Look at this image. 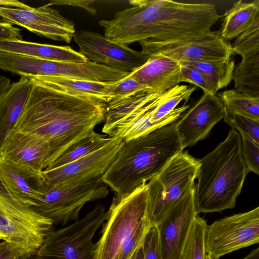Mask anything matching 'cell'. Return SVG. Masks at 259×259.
Wrapping results in <instances>:
<instances>
[{"label": "cell", "instance_id": "39", "mask_svg": "<svg viewBox=\"0 0 259 259\" xmlns=\"http://www.w3.org/2000/svg\"><path fill=\"white\" fill-rule=\"evenodd\" d=\"M0 7L24 9L32 8V7L16 0H0Z\"/></svg>", "mask_w": 259, "mask_h": 259}, {"label": "cell", "instance_id": "27", "mask_svg": "<svg viewBox=\"0 0 259 259\" xmlns=\"http://www.w3.org/2000/svg\"><path fill=\"white\" fill-rule=\"evenodd\" d=\"M217 96L228 111L259 121V97L240 93L234 89L224 90Z\"/></svg>", "mask_w": 259, "mask_h": 259}, {"label": "cell", "instance_id": "19", "mask_svg": "<svg viewBox=\"0 0 259 259\" xmlns=\"http://www.w3.org/2000/svg\"><path fill=\"white\" fill-rule=\"evenodd\" d=\"M131 75L145 87L157 92L166 91L181 81L179 62L162 56H152Z\"/></svg>", "mask_w": 259, "mask_h": 259}, {"label": "cell", "instance_id": "38", "mask_svg": "<svg viewBox=\"0 0 259 259\" xmlns=\"http://www.w3.org/2000/svg\"><path fill=\"white\" fill-rule=\"evenodd\" d=\"M94 1L85 0H54L50 2L49 5H69L82 8L88 11L90 14L95 16L96 14V10L93 7Z\"/></svg>", "mask_w": 259, "mask_h": 259}, {"label": "cell", "instance_id": "5", "mask_svg": "<svg viewBox=\"0 0 259 259\" xmlns=\"http://www.w3.org/2000/svg\"><path fill=\"white\" fill-rule=\"evenodd\" d=\"M166 92L147 88L113 98L106 105L102 132L127 142L162 126L156 112Z\"/></svg>", "mask_w": 259, "mask_h": 259}, {"label": "cell", "instance_id": "16", "mask_svg": "<svg viewBox=\"0 0 259 259\" xmlns=\"http://www.w3.org/2000/svg\"><path fill=\"white\" fill-rule=\"evenodd\" d=\"M224 115L225 106L220 98L203 93L177 120V131L183 149L206 138Z\"/></svg>", "mask_w": 259, "mask_h": 259}, {"label": "cell", "instance_id": "26", "mask_svg": "<svg viewBox=\"0 0 259 259\" xmlns=\"http://www.w3.org/2000/svg\"><path fill=\"white\" fill-rule=\"evenodd\" d=\"M199 70L219 87H227L233 80L235 61L231 58L210 60L179 62Z\"/></svg>", "mask_w": 259, "mask_h": 259}, {"label": "cell", "instance_id": "14", "mask_svg": "<svg viewBox=\"0 0 259 259\" xmlns=\"http://www.w3.org/2000/svg\"><path fill=\"white\" fill-rule=\"evenodd\" d=\"M124 141L111 138L97 150L71 163L41 172L44 184L53 186L86 178L102 177L114 162Z\"/></svg>", "mask_w": 259, "mask_h": 259}, {"label": "cell", "instance_id": "24", "mask_svg": "<svg viewBox=\"0 0 259 259\" xmlns=\"http://www.w3.org/2000/svg\"><path fill=\"white\" fill-rule=\"evenodd\" d=\"M241 57L233 73L234 90L253 97H259V51Z\"/></svg>", "mask_w": 259, "mask_h": 259}, {"label": "cell", "instance_id": "8", "mask_svg": "<svg viewBox=\"0 0 259 259\" xmlns=\"http://www.w3.org/2000/svg\"><path fill=\"white\" fill-rule=\"evenodd\" d=\"M109 190L102 177L86 178L53 186L44 184V191L32 208L54 225H65L78 220L88 202L104 198Z\"/></svg>", "mask_w": 259, "mask_h": 259}, {"label": "cell", "instance_id": "30", "mask_svg": "<svg viewBox=\"0 0 259 259\" xmlns=\"http://www.w3.org/2000/svg\"><path fill=\"white\" fill-rule=\"evenodd\" d=\"M224 119L232 128L259 144V121L232 113L225 109Z\"/></svg>", "mask_w": 259, "mask_h": 259}, {"label": "cell", "instance_id": "41", "mask_svg": "<svg viewBox=\"0 0 259 259\" xmlns=\"http://www.w3.org/2000/svg\"><path fill=\"white\" fill-rule=\"evenodd\" d=\"M131 259H144L143 244L138 248Z\"/></svg>", "mask_w": 259, "mask_h": 259}, {"label": "cell", "instance_id": "15", "mask_svg": "<svg viewBox=\"0 0 259 259\" xmlns=\"http://www.w3.org/2000/svg\"><path fill=\"white\" fill-rule=\"evenodd\" d=\"M195 185L171 208L157 225L162 259H180L196 212Z\"/></svg>", "mask_w": 259, "mask_h": 259}, {"label": "cell", "instance_id": "32", "mask_svg": "<svg viewBox=\"0 0 259 259\" xmlns=\"http://www.w3.org/2000/svg\"><path fill=\"white\" fill-rule=\"evenodd\" d=\"M153 225L148 218L141 223L122 246L117 259H131L143 243L145 236Z\"/></svg>", "mask_w": 259, "mask_h": 259}, {"label": "cell", "instance_id": "20", "mask_svg": "<svg viewBox=\"0 0 259 259\" xmlns=\"http://www.w3.org/2000/svg\"><path fill=\"white\" fill-rule=\"evenodd\" d=\"M32 86L29 78L20 76L0 99V152L7 135L14 130L23 113Z\"/></svg>", "mask_w": 259, "mask_h": 259}, {"label": "cell", "instance_id": "36", "mask_svg": "<svg viewBox=\"0 0 259 259\" xmlns=\"http://www.w3.org/2000/svg\"><path fill=\"white\" fill-rule=\"evenodd\" d=\"M28 257L23 249L4 241L0 242V259H27Z\"/></svg>", "mask_w": 259, "mask_h": 259}, {"label": "cell", "instance_id": "37", "mask_svg": "<svg viewBox=\"0 0 259 259\" xmlns=\"http://www.w3.org/2000/svg\"><path fill=\"white\" fill-rule=\"evenodd\" d=\"M21 29L12 25L0 22V41H15L22 40Z\"/></svg>", "mask_w": 259, "mask_h": 259}, {"label": "cell", "instance_id": "35", "mask_svg": "<svg viewBox=\"0 0 259 259\" xmlns=\"http://www.w3.org/2000/svg\"><path fill=\"white\" fill-rule=\"evenodd\" d=\"M147 88H148L140 83L130 73L118 82L114 90L113 98L124 96Z\"/></svg>", "mask_w": 259, "mask_h": 259}, {"label": "cell", "instance_id": "42", "mask_svg": "<svg viewBox=\"0 0 259 259\" xmlns=\"http://www.w3.org/2000/svg\"><path fill=\"white\" fill-rule=\"evenodd\" d=\"M242 259H259V248L253 249L246 256Z\"/></svg>", "mask_w": 259, "mask_h": 259}, {"label": "cell", "instance_id": "28", "mask_svg": "<svg viewBox=\"0 0 259 259\" xmlns=\"http://www.w3.org/2000/svg\"><path fill=\"white\" fill-rule=\"evenodd\" d=\"M206 226V221L197 214L180 259H206L205 232Z\"/></svg>", "mask_w": 259, "mask_h": 259}, {"label": "cell", "instance_id": "43", "mask_svg": "<svg viewBox=\"0 0 259 259\" xmlns=\"http://www.w3.org/2000/svg\"><path fill=\"white\" fill-rule=\"evenodd\" d=\"M206 259H219V258H215L207 254Z\"/></svg>", "mask_w": 259, "mask_h": 259}, {"label": "cell", "instance_id": "2", "mask_svg": "<svg viewBox=\"0 0 259 259\" xmlns=\"http://www.w3.org/2000/svg\"><path fill=\"white\" fill-rule=\"evenodd\" d=\"M132 6L99 24L104 35L127 46L147 39L171 41L197 38L210 33L222 16L215 5L171 0H132Z\"/></svg>", "mask_w": 259, "mask_h": 259}, {"label": "cell", "instance_id": "40", "mask_svg": "<svg viewBox=\"0 0 259 259\" xmlns=\"http://www.w3.org/2000/svg\"><path fill=\"white\" fill-rule=\"evenodd\" d=\"M11 85L9 78L3 75H0V99L6 94Z\"/></svg>", "mask_w": 259, "mask_h": 259}, {"label": "cell", "instance_id": "12", "mask_svg": "<svg viewBox=\"0 0 259 259\" xmlns=\"http://www.w3.org/2000/svg\"><path fill=\"white\" fill-rule=\"evenodd\" d=\"M73 38L79 52L93 63L132 72L148 60L141 51L117 44L97 32L80 30L75 31Z\"/></svg>", "mask_w": 259, "mask_h": 259}, {"label": "cell", "instance_id": "4", "mask_svg": "<svg viewBox=\"0 0 259 259\" xmlns=\"http://www.w3.org/2000/svg\"><path fill=\"white\" fill-rule=\"evenodd\" d=\"M199 161L194 196L197 213L234 208L249 172L239 133L232 128L226 139Z\"/></svg>", "mask_w": 259, "mask_h": 259}, {"label": "cell", "instance_id": "29", "mask_svg": "<svg viewBox=\"0 0 259 259\" xmlns=\"http://www.w3.org/2000/svg\"><path fill=\"white\" fill-rule=\"evenodd\" d=\"M231 45L232 55L241 57L259 51V16Z\"/></svg>", "mask_w": 259, "mask_h": 259}, {"label": "cell", "instance_id": "25", "mask_svg": "<svg viewBox=\"0 0 259 259\" xmlns=\"http://www.w3.org/2000/svg\"><path fill=\"white\" fill-rule=\"evenodd\" d=\"M111 139L94 131L70 146L45 169L57 168L75 161L101 148Z\"/></svg>", "mask_w": 259, "mask_h": 259}, {"label": "cell", "instance_id": "9", "mask_svg": "<svg viewBox=\"0 0 259 259\" xmlns=\"http://www.w3.org/2000/svg\"><path fill=\"white\" fill-rule=\"evenodd\" d=\"M106 217L104 205L97 204L81 219L51 232L35 255L39 259H94L93 238Z\"/></svg>", "mask_w": 259, "mask_h": 259}, {"label": "cell", "instance_id": "31", "mask_svg": "<svg viewBox=\"0 0 259 259\" xmlns=\"http://www.w3.org/2000/svg\"><path fill=\"white\" fill-rule=\"evenodd\" d=\"M181 66V81L186 82L199 87L204 94L216 95L219 88L211 79L197 68L186 64Z\"/></svg>", "mask_w": 259, "mask_h": 259}, {"label": "cell", "instance_id": "11", "mask_svg": "<svg viewBox=\"0 0 259 259\" xmlns=\"http://www.w3.org/2000/svg\"><path fill=\"white\" fill-rule=\"evenodd\" d=\"M139 43L147 58L162 56L178 62L228 59L232 55L231 44L219 31L192 39L164 42L147 39Z\"/></svg>", "mask_w": 259, "mask_h": 259}, {"label": "cell", "instance_id": "21", "mask_svg": "<svg viewBox=\"0 0 259 259\" xmlns=\"http://www.w3.org/2000/svg\"><path fill=\"white\" fill-rule=\"evenodd\" d=\"M0 52L51 61L86 62L87 59L69 46H59L23 40L0 41Z\"/></svg>", "mask_w": 259, "mask_h": 259}, {"label": "cell", "instance_id": "22", "mask_svg": "<svg viewBox=\"0 0 259 259\" xmlns=\"http://www.w3.org/2000/svg\"><path fill=\"white\" fill-rule=\"evenodd\" d=\"M49 85L61 91L97 99L106 104L114 98V90L119 81L97 82L58 76H37Z\"/></svg>", "mask_w": 259, "mask_h": 259}, {"label": "cell", "instance_id": "17", "mask_svg": "<svg viewBox=\"0 0 259 259\" xmlns=\"http://www.w3.org/2000/svg\"><path fill=\"white\" fill-rule=\"evenodd\" d=\"M48 151L49 145L45 140L33 134L13 130L3 143L0 157L41 172Z\"/></svg>", "mask_w": 259, "mask_h": 259}, {"label": "cell", "instance_id": "34", "mask_svg": "<svg viewBox=\"0 0 259 259\" xmlns=\"http://www.w3.org/2000/svg\"><path fill=\"white\" fill-rule=\"evenodd\" d=\"M144 259H162L159 233L156 226H153L143 243Z\"/></svg>", "mask_w": 259, "mask_h": 259}, {"label": "cell", "instance_id": "10", "mask_svg": "<svg viewBox=\"0 0 259 259\" xmlns=\"http://www.w3.org/2000/svg\"><path fill=\"white\" fill-rule=\"evenodd\" d=\"M258 242L259 207L221 219L206 227V253L215 258Z\"/></svg>", "mask_w": 259, "mask_h": 259}, {"label": "cell", "instance_id": "23", "mask_svg": "<svg viewBox=\"0 0 259 259\" xmlns=\"http://www.w3.org/2000/svg\"><path fill=\"white\" fill-rule=\"evenodd\" d=\"M259 16V0L246 3L239 1L224 15L220 36L228 41L238 37Z\"/></svg>", "mask_w": 259, "mask_h": 259}, {"label": "cell", "instance_id": "3", "mask_svg": "<svg viewBox=\"0 0 259 259\" xmlns=\"http://www.w3.org/2000/svg\"><path fill=\"white\" fill-rule=\"evenodd\" d=\"M177 120L124 142L102 177L103 183L115 192L116 196L127 195L147 184L174 156L183 151L177 131Z\"/></svg>", "mask_w": 259, "mask_h": 259}, {"label": "cell", "instance_id": "18", "mask_svg": "<svg viewBox=\"0 0 259 259\" xmlns=\"http://www.w3.org/2000/svg\"><path fill=\"white\" fill-rule=\"evenodd\" d=\"M40 172L0 157V177L14 196L31 208L44 193Z\"/></svg>", "mask_w": 259, "mask_h": 259}, {"label": "cell", "instance_id": "33", "mask_svg": "<svg viewBox=\"0 0 259 259\" xmlns=\"http://www.w3.org/2000/svg\"><path fill=\"white\" fill-rule=\"evenodd\" d=\"M241 138L242 154L248 170L259 174V144H256L242 133Z\"/></svg>", "mask_w": 259, "mask_h": 259}, {"label": "cell", "instance_id": "1", "mask_svg": "<svg viewBox=\"0 0 259 259\" xmlns=\"http://www.w3.org/2000/svg\"><path fill=\"white\" fill-rule=\"evenodd\" d=\"M29 78L32 90L14 130L34 135L48 143L45 169L70 146L104 122L107 104L61 91L38 77Z\"/></svg>", "mask_w": 259, "mask_h": 259}, {"label": "cell", "instance_id": "6", "mask_svg": "<svg viewBox=\"0 0 259 259\" xmlns=\"http://www.w3.org/2000/svg\"><path fill=\"white\" fill-rule=\"evenodd\" d=\"M198 159L187 152L174 156L147 184V216L158 225L177 202L195 185Z\"/></svg>", "mask_w": 259, "mask_h": 259}, {"label": "cell", "instance_id": "44", "mask_svg": "<svg viewBox=\"0 0 259 259\" xmlns=\"http://www.w3.org/2000/svg\"><path fill=\"white\" fill-rule=\"evenodd\" d=\"M28 259V258H27ZM35 259H39L38 257L36 256Z\"/></svg>", "mask_w": 259, "mask_h": 259}, {"label": "cell", "instance_id": "13", "mask_svg": "<svg viewBox=\"0 0 259 259\" xmlns=\"http://www.w3.org/2000/svg\"><path fill=\"white\" fill-rule=\"evenodd\" d=\"M5 22L22 26L39 35L70 43L75 32L74 22L48 4L31 9L0 7Z\"/></svg>", "mask_w": 259, "mask_h": 259}, {"label": "cell", "instance_id": "7", "mask_svg": "<svg viewBox=\"0 0 259 259\" xmlns=\"http://www.w3.org/2000/svg\"><path fill=\"white\" fill-rule=\"evenodd\" d=\"M146 184L127 195L113 197L102 225L101 236L96 243L94 259H117L123 243L147 219Z\"/></svg>", "mask_w": 259, "mask_h": 259}]
</instances>
